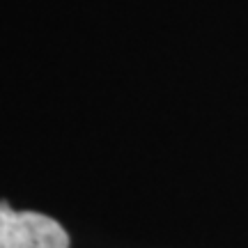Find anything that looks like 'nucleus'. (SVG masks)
I'll return each mask as SVG.
<instances>
[{"instance_id": "1", "label": "nucleus", "mask_w": 248, "mask_h": 248, "mask_svg": "<svg viewBox=\"0 0 248 248\" xmlns=\"http://www.w3.org/2000/svg\"><path fill=\"white\" fill-rule=\"evenodd\" d=\"M0 248H69V234L46 214L0 202Z\"/></svg>"}]
</instances>
